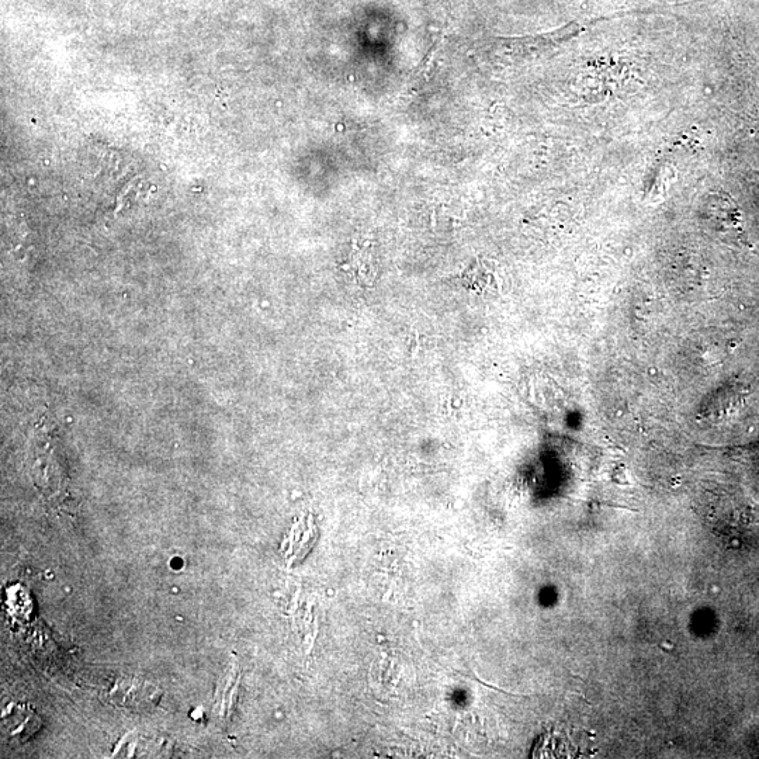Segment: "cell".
I'll return each mask as SVG.
<instances>
[{"instance_id":"2","label":"cell","mask_w":759,"mask_h":759,"mask_svg":"<svg viewBox=\"0 0 759 759\" xmlns=\"http://www.w3.org/2000/svg\"><path fill=\"white\" fill-rule=\"evenodd\" d=\"M2 720L3 734L10 740H29L41 729L40 716L29 706L20 703L3 710Z\"/></svg>"},{"instance_id":"3","label":"cell","mask_w":759,"mask_h":759,"mask_svg":"<svg viewBox=\"0 0 759 759\" xmlns=\"http://www.w3.org/2000/svg\"><path fill=\"white\" fill-rule=\"evenodd\" d=\"M440 43H442V40H438L436 41V44L432 45L431 50H429V53L426 54L425 60L422 61L421 67L418 68L415 78H425V76H428L429 72H431L433 62H435L436 54H438Z\"/></svg>"},{"instance_id":"1","label":"cell","mask_w":759,"mask_h":759,"mask_svg":"<svg viewBox=\"0 0 759 759\" xmlns=\"http://www.w3.org/2000/svg\"><path fill=\"white\" fill-rule=\"evenodd\" d=\"M161 696V689L157 686L135 678L121 679L110 692L114 705L137 713L154 709Z\"/></svg>"}]
</instances>
